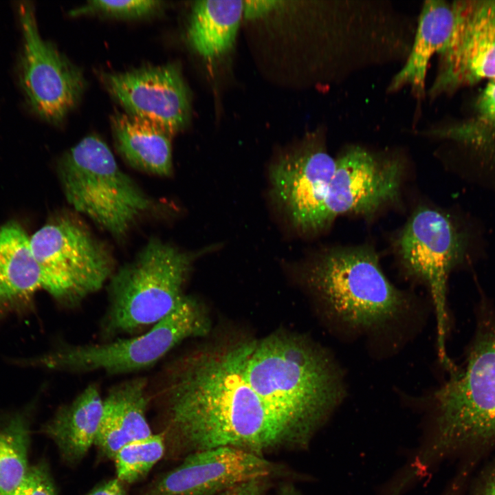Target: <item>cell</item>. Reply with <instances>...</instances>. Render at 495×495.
I'll list each match as a JSON object with an SVG mask.
<instances>
[{"mask_svg": "<svg viewBox=\"0 0 495 495\" xmlns=\"http://www.w3.org/2000/svg\"><path fill=\"white\" fill-rule=\"evenodd\" d=\"M248 348L244 342L199 352L158 380L153 396L166 408L168 430L192 452L230 446L262 455L300 441L245 380Z\"/></svg>", "mask_w": 495, "mask_h": 495, "instance_id": "1", "label": "cell"}, {"mask_svg": "<svg viewBox=\"0 0 495 495\" xmlns=\"http://www.w3.org/2000/svg\"><path fill=\"white\" fill-rule=\"evenodd\" d=\"M243 375L268 410L301 441L344 395L341 375L329 356L291 334L250 342Z\"/></svg>", "mask_w": 495, "mask_h": 495, "instance_id": "2", "label": "cell"}, {"mask_svg": "<svg viewBox=\"0 0 495 495\" xmlns=\"http://www.w3.org/2000/svg\"><path fill=\"white\" fill-rule=\"evenodd\" d=\"M484 239L483 227L470 214L423 207L412 214L398 240L406 269L428 287L435 309L439 355L446 366L450 364L446 349L448 279L453 270L472 265L483 256Z\"/></svg>", "mask_w": 495, "mask_h": 495, "instance_id": "3", "label": "cell"}, {"mask_svg": "<svg viewBox=\"0 0 495 495\" xmlns=\"http://www.w3.org/2000/svg\"><path fill=\"white\" fill-rule=\"evenodd\" d=\"M203 252H187L151 238L109 279L102 335L110 338L134 333L168 316L184 297L183 289L192 264Z\"/></svg>", "mask_w": 495, "mask_h": 495, "instance_id": "4", "label": "cell"}, {"mask_svg": "<svg viewBox=\"0 0 495 495\" xmlns=\"http://www.w3.org/2000/svg\"><path fill=\"white\" fill-rule=\"evenodd\" d=\"M58 174L73 210L116 238L126 236L153 208L151 199L96 134L85 136L62 156Z\"/></svg>", "mask_w": 495, "mask_h": 495, "instance_id": "5", "label": "cell"}, {"mask_svg": "<svg viewBox=\"0 0 495 495\" xmlns=\"http://www.w3.org/2000/svg\"><path fill=\"white\" fill-rule=\"evenodd\" d=\"M305 280L328 311L349 326L371 328L402 311L405 298L383 273L367 248H344L317 255L304 270Z\"/></svg>", "mask_w": 495, "mask_h": 495, "instance_id": "6", "label": "cell"}, {"mask_svg": "<svg viewBox=\"0 0 495 495\" xmlns=\"http://www.w3.org/2000/svg\"><path fill=\"white\" fill-rule=\"evenodd\" d=\"M485 319L464 364L435 393L432 452L495 439V314Z\"/></svg>", "mask_w": 495, "mask_h": 495, "instance_id": "7", "label": "cell"}, {"mask_svg": "<svg viewBox=\"0 0 495 495\" xmlns=\"http://www.w3.org/2000/svg\"><path fill=\"white\" fill-rule=\"evenodd\" d=\"M43 289L60 303L75 307L98 291L116 270L110 248L78 214L65 212L32 236Z\"/></svg>", "mask_w": 495, "mask_h": 495, "instance_id": "8", "label": "cell"}, {"mask_svg": "<svg viewBox=\"0 0 495 495\" xmlns=\"http://www.w3.org/2000/svg\"><path fill=\"white\" fill-rule=\"evenodd\" d=\"M210 326L202 306L184 296L168 316L141 336L102 344L65 346L41 358L39 363L69 372H133L153 365L184 340L206 335Z\"/></svg>", "mask_w": 495, "mask_h": 495, "instance_id": "9", "label": "cell"}, {"mask_svg": "<svg viewBox=\"0 0 495 495\" xmlns=\"http://www.w3.org/2000/svg\"><path fill=\"white\" fill-rule=\"evenodd\" d=\"M336 159L318 140H308L280 155L269 170L270 194L294 231L313 234L329 225L326 203Z\"/></svg>", "mask_w": 495, "mask_h": 495, "instance_id": "10", "label": "cell"}, {"mask_svg": "<svg viewBox=\"0 0 495 495\" xmlns=\"http://www.w3.org/2000/svg\"><path fill=\"white\" fill-rule=\"evenodd\" d=\"M19 16L23 34L20 78L28 103L42 119L60 123L81 98L85 78L78 67L41 37L32 5L21 2Z\"/></svg>", "mask_w": 495, "mask_h": 495, "instance_id": "11", "label": "cell"}, {"mask_svg": "<svg viewBox=\"0 0 495 495\" xmlns=\"http://www.w3.org/2000/svg\"><path fill=\"white\" fill-rule=\"evenodd\" d=\"M450 38L437 54V74L428 91L435 98L495 79V0L454 1Z\"/></svg>", "mask_w": 495, "mask_h": 495, "instance_id": "12", "label": "cell"}, {"mask_svg": "<svg viewBox=\"0 0 495 495\" xmlns=\"http://www.w3.org/2000/svg\"><path fill=\"white\" fill-rule=\"evenodd\" d=\"M101 77L109 93L129 115L173 135L189 122L190 94L176 64L104 73Z\"/></svg>", "mask_w": 495, "mask_h": 495, "instance_id": "13", "label": "cell"}, {"mask_svg": "<svg viewBox=\"0 0 495 495\" xmlns=\"http://www.w3.org/2000/svg\"><path fill=\"white\" fill-rule=\"evenodd\" d=\"M402 172L403 165L395 157L359 146L346 149L336 159L326 203L329 223L344 214H372L395 200Z\"/></svg>", "mask_w": 495, "mask_h": 495, "instance_id": "14", "label": "cell"}, {"mask_svg": "<svg viewBox=\"0 0 495 495\" xmlns=\"http://www.w3.org/2000/svg\"><path fill=\"white\" fill-rule=\"evenodd\" d=\"M274 470L262 455L230 446L193 452L157 479L143 495H217Z\"/></svg>", "mask_w": 495, "mask_h": 495, "instance_id": "15", "label": "cell"}, {"mask_svg": "<svg viewBox=\"0 0 495 495\" xmlns=\"http://www.w3.org/2000/svg\"><path fill=\"white\" fill-rule=\"evenodd\" d=\"M427 133L455 146L468 182L495 193V79L477 92L462 118Z\"/></svg>", "mask_w": 495, "mask_h": 495, "instance_id": "16", "label": "cell"}, {"mask_svg": "<svg viewBox=\"0 0 495 495\" xmlns=\"http://www.w3.org/2000/svg\"><path fill=\"white\" fill-rule=\"evenodd\" d=\"M150 402L148 380L137 377L114 386L103 399V412L94 445L113 459L126 444L152 434L146 417Z\"/></svg>", "mask_w": 495, "mask_h": 495, "instance_id": "17", "label": "cell"}, {"mask_svg": "<svg viewBox=\"0 0 495 495\" xmlns=\"http://www.w3.org/2000/svg\"><path fill=\"white\" fill-rule=\"evenodd\" d=\"M454 22L453 1H426L419 16L410 52L401 69L390 80V92L408 86L418 98L426 94L429 63L446 45Z\"/></svg>", "mask_w": 495, "mask_h": 495, "instance_id": "18", "label": "cell"}, {"mask_svg": "<svg viewBox=\"0 0 495 495\" xmlns=\"http://www.w3.org/2000/svg\"><path fill=\"white\" fill-rule=\"evenodd\" d=\"M103 412L98 387L88 386L72 402L60 407L45 426L68 464L79 463L94 445Z\"/></svg>", "mask_w": 495, "mask_h": 495, "instance_id": "19", "label": "cell"}, {"mask_svg": "<svg viewBox=\"0 0 495 495\" xmlns=\"http://www.w3.org/2000/svg\"><path fill=\"white\" fill-rule=\"evenodd\" d=\"M118 152L132 167L157 176L173 173L172 137L151 122L120 112L111 118Z\"/></svg>", "mask_w": 495, "mask_h": 495, "instance_id": "20", "label": "cell"}, {"mask_svg": "<svg viewBox=\"0 0 495 495\" xmlns=\"http://www.w3.org/2000/svg\"><path fill=\"white\" fill-rule=\"evenodd\" d=\"M43 289L30 237L16 223L0 227V303L28 299Z\"/></svg>", "mask_w": 495, "mask_h": 495, "instance_id": "21", "label": "cell"}, {"mask_svg": "<svg viewBox=\"0 0 495 495\" xmlns=\"http://www.w3.org/2000/svg\"><path fill=\"white\" fill-rule=\"evenodd\" d=\"M243 1H199L192 6L188 28L191 47L212 60L232 47L243 13Z\"/></svg>", "mask_w": 495, "mask_h": 495, "instance_id": "22", "label": "cell"}, {"mask_svg": "<svg viewBox=\"0 0 495 495\" xmlns=\"http://www.w3.org/2000/svg\"><path fill=\"white\" fill-rule=\"evenodd\" d=\"M28 443V422L22 415L0 426V495H10L27 474Z\"/></svg>", "mask_w": 495, "mask_h": 495, "instance_id": "23", "label": "cell"}, {"mask_svg": "<svg viewBox=\"0 0 495 495\" xmlns=\"http://www.w3.org/2000/svg\"><path fill=\"white\" fill-rule=\"evenodd\" d=\"M166 440L163 434L130 442L115 455L117 478L123 483H133L144 478L164 454Z\"/></svg>", "mask_w": 495, "mask_h": 495, "instance_id": "24", "label": "cell"}, {"mask_svg": "<svg viewBox=\"0 0 495 495\" xmlns=\"http://www.w3.org/2000/svg\"><path fill=\"white\" fill-rule=\"evenodd\" d=\"M163 2L155 0L89 1L70 11L71 16L97 14L121 19H138L159 12Z\"/></svg>", "mask_w": 495, "mask_h": 495, "instance_id": "25", "label": "cell"}, {"mask_svg": "<svg viewBox=\"0 0 495 495\" xmlns=\"http://www.w3.org/2000/svg\"><path fill=\"white\" fill-rule=\"evenodd\" d=\"M10 495H56L47 466L41 463L29 468L23 481Z\"/></svg>", "mask_w": 495, "mask_h": 495, "instance_id": "26", "label": "cell"}, {"mask_svg": "<svg viewBox=\"0 0 495 495\" xmlns=\"http://www.w3.org/2000/svg\"><path fill=\"white\" fill-rule=\"evenodd\" d=\"M124 483L117 478L96 485L87 495H126Z\"/></svg>", "mask_w": 495, "mask_h": 495, "instance_id": "27", "label": "cell"}, {"mask_svg": "<svg viewBox=\"0 0 495 495\" xmlns=\"http://www.w3.org/2000/svg\"><path fill=\"white\" fill-rule=\"evenodd\" d=\"M276 1H243V13L247 18L261 16L274 9Z\"/></svg>", "mask_w": 495, "mask_h": 495, "instance_id": "28", "label": "cell"}, {"mask_svg": "<svg viewBox=\"0 0 495 495\" xmlns=\"http://www.w3.org/2000/svg\"><path fill=\"white\" fill-rule=\"evenodd\" d=\"M261 481L258 478L252 479L237 484L239 495H263Z\"/></svg>", "mask_w": 495, "mask_h": 495, "instance_id": "29", "label": "cell"}, {"mask_svg": "<svg viewBox=\"0 0 495 495\" xmlns=\"http://www.w3.org/2000/svg\"><path fill=\"white\" fill-rule=\"evenodd\" d=\"M479 495H495V472L487 478Z\"/></svg>", "mask_w": 495, "mask_h": 495, "instance_id": "30", "label": "cell"}, {"mask_svg": "<svg viewBox=\"0 0 495 495\" xmlns=\"http://www.w3.org/2000/svg\"><path fill=\"white\" fill-rule=\"evenodd\" d=\"M217 495H239L236 485Z\"/></svg>", "mask_w": 495, "mask_h": 495, "instance_id": "31", "label": "cell"}, {"mask_svg": "<svg viewBox=\"0 0 495 495\" xmlns=\"http://www.w3.org/2000/svg\"><path fill=\"white\" fill-rule=\"evenodd\" d=\"M280 495H299L296 490L291 486L283 488Z\"/></svg>", "mask_w": 495, "mask_h": 495, "instance_id": "32", "label": "cell"}]
</instances>
